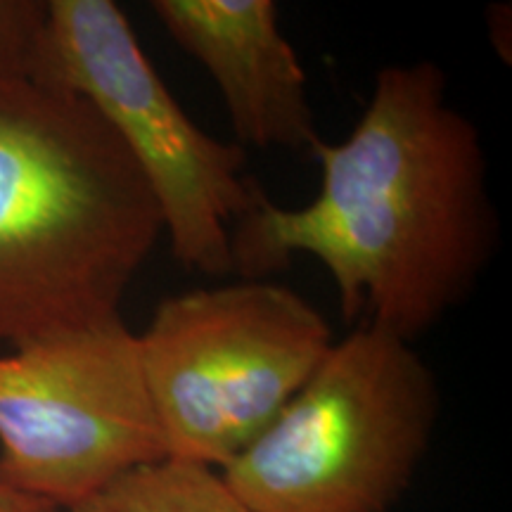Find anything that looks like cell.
<instances>
[{
  "label": "cell",
  "mask_w": 512,
  "mask_h": 512,
  "mask_svg": "<svg viewBox=\"0 0 512 512\" xmlns=\"http://www.w3.org/2000/svg\"><path fill=\"white\" fill-rule=\"evenodd\" d=\"M162 235L143 174L86 100L0 81V342L121 320Z\"/></svg>",
  "instance_id": "7a4b0ae2"
},
{
  "label": "cell",
  "mask_w": 512,
  "mask_h": 512,
  "mask_svg": "<svg viewBox=\"0 0 512 512\" xmlns=\"http://www.w3.org/2000/svg\"><path fill=\"white\" fill-rule=\"evenodd\" d=\"M150 10L214 79L242 150H311L309 79L273 0H152Z\"/></svg>",
  "instance_id": "52a82bcc"
},
{
  "label": "cell",
  "mask_w": 512,
  "mask_h": 512,
  "mask_svg": "<svg viewBox=\"0 0 512 512\" xmlns=\"http://www.w3.org/2000/svg\"><path fill=\"white\" fill-rule=\"evenodd\" d=\"M67 512H254L214 467L159 458L124 472Z\"/></svg>",
  "instance_id": "ba28073f"
},
{
  "label": "cell",
  "mask_w": 512,
  "mask_h": 512,
  "mask_svg": "<svg viewBox=\"0 0 512 512\" xmlns=\"http://www.w3.org/2000/svg\"><path fill=\"white\" fill-rule=\"evenodd\" d=\"M27 76L79 95L110 126L185 268L233 273L230 233L264 195L245 176L247 152L190 119L114 0H46Z\"/></svg>",
  "instance_id": "5b68a950"
},
{
  "label": "cell",
  "mask_w": 512,
  "mask_h": 512,
  "mask_svg": "<svg viewBox=\"0 0 512 512\" xmlns=\"http://www.w3.org/2000/svg\"><path fill=\"white\" fill-rule=\"evenodd\" d=\"M309 152L318 195L294 209L261 195L230 233L233 273L264 280L313 256L349 325L408 342L470 299L496 254L498 214L482 136L437 62L382 67L349 136Z\"/></svg>",
  "instance_id": "6da1fadb"
},
{
  "label": "cell",
  "mask_w": 512,
  "mask_h": 512,
  "mask_svg": "<svg viewBox=\"0 0 512 512\" xmlns=\"http://www.w3.org/2000/svg\"><path fill=\"white\" fill-rule=\"evenodd\" d=\"M166 458L126 320L0 354V479L74 508L133 467Z\"/></svg>",
  "instance_id": "8992f818"
},
{
  "label": "cell",
  "mask_w": 512,
  "mask_h": 512,
  "mask_svg": "<svg viewBox=\"0 0 512 512\" xmlns=\"http://www.w3.org/2000/svg\"><path fill=\"white\" fill-rule=\"evenodd\" d=\"M48 503L36 501L0 479V512H53Z\"/></svg>",
  "instance_id": "30bf717a"
},
{
  "label": "cell",
  "mask_w": 512,
  "mask_h": 512,
  "mask_svg": "<svg viewBox=\"0 0 512 512\" xmlns=\"http://www.w3.org/2000/svg\"><path fill=\"white\" fill-rule=\"evenodd\" d=\"M46 0H0V81L29 72Z\"/></svg>",
  "instance_id": "9c48e42d"
},
{
  "label": "cell",
  "mask_w": 512,
  "mask_h": 512,
  "mask_svg": "<svg viewBox=\"0 0 512 512\" xmlns=\"http://www.w3.org/2000/svg\"><path fill=\"white\" fill-rule=\"evenodd\" d=\"M437 415V377L413 342L356 323L219 472L254 512H389L430 448Z\"/></svg>",
  "instance_id": "3957f363"
},
{
  "label": "cell",
  "mask_w": 512,
  "mask_h": 512,
  "mask_svg": "<svg viewBox=\"0 0 512 512\" xmlns=\"http://www.w3.org/2000/svg\"><path fill=\"white\" fill-rule=\"evenodd\" d=\"M136 342L164 456L223 470L304 387L335 335L299 292L238 280L166 297Z\"/></svg>",
  "instance_id": "277c9868"
}]
</instances>
